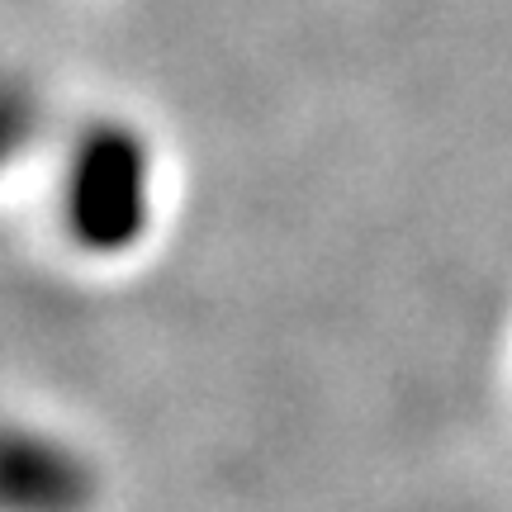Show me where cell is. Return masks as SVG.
<instances>
[{
	"label": "cell",
	"instance_id": "6da1fadb",
	"mask_svg": "<svg viewBox=\"0 0 512 512\" xmlns=\"http://www.w3.org/2000/svg\"><path fill=\"white\" fill-rule=\"evenodd\" d=\"M62 223L76 247L119 256L147 238L152 223V152L124 124L91 128L67 157Z\"/></svg>",
	"mask_w": 512,
	"mask_h": 512
},
{
	"label": "cell",
	"instance_id": "7a4b0ae2",
	"mask_svg": "<svg viewBox=\"0 0 512 512\" xmlns=\"http://www.w3.org/2000/svg\"><path fill=\"white\" fill-rule=\"evenodd\" d=\"M5 503L10 512H86L95 503V475L72 446L15 432L5 456Z\"/></svg>",
	"mask_w": 512,
	"mask_h": 512
}]
</instances>
